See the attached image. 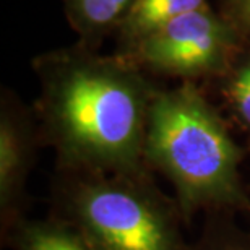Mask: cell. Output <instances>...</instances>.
Listing matches in <instances>:
<instances>
[{
    "label": "cell",
    "mask_w": 250,
    "mask_h": 250,
    "mask_svg": "<svg viewBox=\"0 0 250 250\" xmlns=\"http://www.w3.org/2000/svg\"><path fill=\"white\" fill-rule=\"evenodd\" d=\"M246 47L228 20L208 3L158 28L124 57L145 72L197 82L223 78Z\"/></svg>",
    "instance_id": "277c9868"
},
{
    "label": "cell",
    "mask_w": 250,
    "mask_h": 250,
    "mask_svg": "<svg viewBox=\"0 0 250 250\" xmlns=\"http://www.w3.org/2000/svg\"><path fill=\"white\" fill-rule=\"evenodd\" d=\"M39 96L33 111L56 172L142 174L145 135L158 88L121 54L82 44L33 59Z\"/></svg>",
    "instance_id": "6da1fadb"
},
{
    "label": "cell",
    "mask_w": 250,
    "mask_h": 250,
    "mask_svg": "<svg viewBox=\"0 0 250 250\" xmlns=\"http://www.w3.org/2000/svg\"><path fill=\"white\" fill-rule=\"evenodd\" d=\"M218 12L250 46V0H218Z\"/></svg>",
    "instance_id": "8fae6325"
},
{
    "label": "cell",
    "mask_w": 250,
    "mask_h": 250,
    "mask_svg": "<svg viewBox=\"0 0 250 250\" xmlns=\"http://www.w3.org/2000/svg\"><path fill=\"white\" fill-rule=\"evenodd\" d=\"M51 214L73 224L94 250H190L174 198L151 171L142 174L56 172Z\"/></svg>",
    "instance_id": "3957f363"
},
{
    "label": "cell",
    "mask_w": 250,
    "mask_h": 250,
    "mask_svg": "<svg viewBox=\"0 0 250 250\" xmlns=\"http://www.w3.org/2000/svg\"><path fill=\"white\" fill-rule=\"evenodd\" d=\"M190 250H250V231L239 226L236 213H208Z\"/></svg>",
    "instance_id": "9c48e42d"
},
{
    "label": "cell",
    "mask_w": 250,
    "mask_h": 250,
    "mask_svg": "<svg viewBox=\"0 0 250 250\" xmlns=\"http://www.w3.org/2000/svg\"><path fill=\"white\" fill-rule=\"evenodd\" d=\"M205 5L208 0H137L127 21L116 34L117 54H128L158 28Z\"/></svg>",
    "instance_id": "ba28073f"
},
{
    "label": "cell",
    "mask_w": 250,
    "mask_h": 250,
    "mask_svg": "<svg viewBox=\"0 0 250 250\" xmlns=\"http://www.w3.org/2000/svg\"><path fill=\"white\" fill-rule=\"evenodd\" d=\"M2 241L12 250H94L73 224L56 214L20 219Z\"/></svg>",
    "instance_id": "52a82bcc"
},
{
    "label": "cell",
    "mask_w": 250,
    "mask_h": 250,
    "mask_svg": "<svg viewBox=\"0 0 250 250\" xmlns=\"http://www.w3.org/2000/svg\"><path fill=\"white\" fill-rule=\"evenodd\" d=\"M41 143L33 109L10 89L0 99V232L5 236L26 218V184Z\"/></svg>",
    "instance_id": "5b68a950"
},
{
    "label": "cell",
    "mask_w": 250,
    "mask_h": 250,
    "mask_svg": "<svg viewBox=\"0 0 250 250\" xmlns=\"http://www.w3.org/2000/svg\"><path fill=\"white\" fill-rule=\"evenodd\" d=\"M249 148H250V146H249Z\"/></svg>",
    "instance_id": "7c38bea8"
},
{
    "label": "cell",
    "mask_w": 250,
    "mask_h": 250,
    "mask_svg": "<svg viewBox=\"0 0 250 250\" xmlns=\"http://www.w3.org/2000/svg\"><path fill=\"white\" fill-rule=\"evenodd\" d=\"M221 82V94L232 119L250 132V46L239 54Z\"/></svg>",
    "instance_id": "30bf717a"
},
{
    "label": "cell",
    "mask_w": 250,
    "mask_h": 250,
    "mask_svg": "<svg viewBox=\"0 0 250 250\" xmlns=\"http://www.w3.org/2000/svg\"><path fill=\"white\" fill-rule=\"evenodd\" d=\"M70 28L78 44L94 49L111 34H117L127 21L137 0H62Z\"/></svg>",
    "instance_id": "8992f818"
},
{
    "label": "cell",
    "mask_w": 250,
    "mask_h": 250,
    "mask_svg": "<svg viewBox=\"0 0 250 250\" xmlns=\"http://www.w3.org/2000/svg\"><path fill=\"white\" fill-rule=\"evenodd\" d=\"M244 149L195 82L158 89L148 112L143 159L171 182L186 226L198 213L250 214Z\"/></svg>",
    "instance_id": "7a4b0ae2"
}]
</instances>
